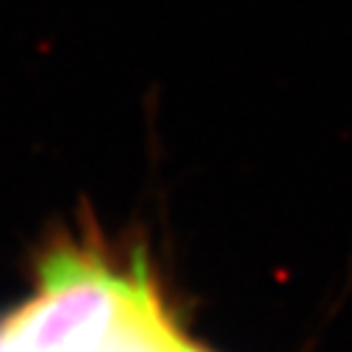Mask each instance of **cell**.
I'll list each match as a JSON object with an SVG mask.
<instances>
[{"label": "cell", "instance_id": "obj_1", "mask_svg": "<svg viewBox=\"0 0 352 352\" xmlns=\"http://www.w3.org/2000/svg\"><path fill=\"white\" fill-rule=\"evenodd\" d=\"M175 352H206V349H200L197 344H192V341L184 336V338L178 341V346H175Z\"/></svg>", "mask_w": 352, "mask_h": 352}]
</instances>
